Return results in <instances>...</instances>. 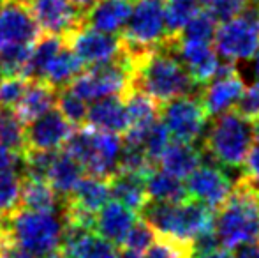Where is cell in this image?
<instances>
[{
    "label": "cell",
    "instance_id": "obj_1",
    "mask_svg": "<svg viewBox=\"0 0 259 258\" xmlns=\"http://www.w3.org/2000/svg\"><path fill=\"white\" fill-rule=\"evenodd\" d=\"M125 59L131 65L133 89L148 94L159 104L173 97L199 94L201 90L166 43L133 55L125 53Z\"/></svg>",
    "mask_w": 259,
    "mask_h": 258
},
{
    "label": "cell",
    "instance_id": "obj_2",
    "mask_svg": "<svg viewBox=\"0 0 259 258\" xmlns=\"http://www.w3.org/2000/svg\"><path fill=\"white\" fill-rule=\"evenodd\" d=\"M213 230L221 248L236 249L242 244L256 242L259 237V191L257 186L240 177L231 195L213 216Z\"/></svg>",
    "mask_w": 259,
    "mask_h": 258
},
{
    "label": "cell",
    "instance_id": "obj_3",
    "mask_svg": "<svg viewBox=\"0 0 259 258\" xmlns=\"http://www.w3.org/2000/svg\"><path fill=\"white\" fill-rule=\"evenodd\" d=\"M138 216L155 232V237L191 244L192 239L213 227V210L194 198L184 202L148 200Z\"/></svg>",
    "mask_w": 259,
    "mask_h": 258
},
{
    "label": "cell",
    "instance_id": "obj_4",
    "mask_svg": "<svg viewBox=\"0 0 259 258\" xmlns=\"http://www.w3.org/2000/svg\"><path fill=\"white\" fill-rule=\"evenodd\" d=\"M254 134L250 121L240 115L235 108L215 115L203 141V152H206L217 165L224 168H242Z\"/></svg>",
    "mask_w": 259,
    "mask_h": 258
},
{
    "label": "cell",
    "instance_id": "obj_5",
    "mask_svg": "<svg viewBox=\"0 0 259 258\" xmlns=\"http://www.w3.org/2000/svg\"><path fill=\"white\" fill-rule=\"evenodd\" d=\"M62 149L79 163L87 175L109 179L116 173L122 138L115 133L99 131L85 124L72 131Z\"/></svg>",
    "mask_w": 259,
    "mask_h": 258
},
{
    "label": "cell",
    "instance_id": "obj_6",
    "mask_svg": "<svg viewBox=\"0 0 259 258\" xmlns=\"http://www.w3.org/2000/svg\"><path fill=\"white\" fill-rule=\"evenodd\" d=\"M2 219L9 237L35 258H42L60 248L62 219L57 212H35L20 207Z\"/></svg>",
    "mask_w": 259,
    "mask_h": 258
},
{
    "label": "cell",
    "instance_id": "obj_7",
    "mask_svg": "<svg viewBox=\"0 0 259 258\" xmlns=\"http://www.w3.org/2000/svg\"><path fill=\"white\" fill-rule=\"evenodd\" d=\"M213 48L224 60H249L259 48V11L249 2L238 14L221 21L213 34Z\"/></svg>",
    "mask_w": 259,
    "mask_h": 258
},
{
    "label": "cell",
    "instance_id": "obj_8",
    "mask_svg": "<svg viewBox=\"0 0 259 258\" xmlns=\"http://www.w3.org/2000/svg\"><path fill=\"white\" fill-rule=\"evenodd\" d=\"M67 87L83 101H96L106 96L123 97L133 90V75L125 53L115 60L83 69Z\"/></svg>",
    "mask_w": 259,
    "mask_h": 258
},
{
    "label": "cell",
    "instance_id": "obj_9",
    "mask_svg": "<svg viewBox=\"0 0 259 258\" xmlns=\"http://www.w3.org/2000/svg\"><path fill=\"white\" fill-rule=\"evenodd\" d=\"M166 38L164 28V2L162 0H134L129 20L123 25L122 39L123 52L127 55L155 48Z\"/></svg>",
    "mask_w": 259,
    "mask_h": 258
},
{
    "label": "cell",
    "instance_id": "obj_10",
    "mask_svg": "<svg viewBox=\"0 0 259 258\" xmlns=\"http://www.w3.org/2000/svg\"><path fill=\"white\" fill-rule=\"evenodd\" d=\"M159 119L169 131V136L194 143L203 136L210 117L199 99V94H191L173 97L160 104Z\"/></svg>",
    "mask_w": 259,
    "mask_h": 258
},
{
    "label": "cell",
    "instance_id": "obj_11",
    "mask_svg": "<svg viewBox=\"0 0 259 258\" xmlns=\"http://www.w3.org/2000/svg\"><path fill=\"white\" fill-rule=\"evenodd\" d=\"M243 90H245V83L236 69V64L233 60H224V62H219L213 78L201 87L199 99L205 106L208 117H215L235 108Z\"/></svg>",
    "mask_w": 259,
    "mask_h": 258
},
{
    "label": "cell",
    "instance_id": "obj_12",
    "mask_svg": "<svg viewBox=\"0 0 259 258\" xmlns=\"http://www.w3.org/2000/svg\"><path fill=\"white\" fill-rule=\"evenodd\" d=\"M65 45L72 50V53L81 60L85 67L115 60L123 53V45L118 34H106L89 25H83L81 28L72 32L65 39Z\"/></svg>",
    "mask_w": 259,
    "mask_h": 258
},
{
    "label": "cell",
    "instance_id": "obj_13",
    "mask_svg": "<svg viewBox=\"0 0 259 258\" xmlns=\"http://www.w3.org/2000/svg\"><path fill=\"white\" fill-rule=\"evenodd\" d=\"M37 21L42 34L60 35L67 39L72 32L85 25V14L69 0H25Z\"/></svg>",
    "mask_w": 259,
    "mask_h": 258
},
{
    "label": "cell",
    "instance_id": "obj_14",
    "mask_svg": "<svg viewBox=\"0 0 259 258\" xmlns=\"http://www.w3.org/2000/svg\"><path fill=\"white\" fill-rule=\"evenodd\" d=\"M233 186L231 177L215 165H199L185 177V190L189 198L205 203L208 209L215 210L228 200Z\"/></svg>",
    "mask_w": 259,
    "mask_h": 258
},
{
    "label": "cell",
    "instance_id": "obj_15",
    "mask_svg": "<svg viewBox=\"0 0 259 258\" xmlns=\"http://www.w3.org/2000/svg\"><path fill=\"white\" fill-rule=\"evenodd\" d=\"M164 41L177 53L178 60L184 64L185 71L191 75V78L199 87H203L213 78L221 60H219V53L215 52L211 43L184 38H166Z\"/></svg>",
    "mask_w": 259,
    "mask_h": 258
},
{
    "label": "cell",
    "instance_id": "obj_16",
    "mask_svg": "<svg viewBox=\"0 0 259 258\" xmlns=\"http://www.w3.org/2000/svg\"><path fill=\"white\" fill-rule=\"evenodd\" d=\"M41 28L25 0H6L0 6V48L4 45H34Z\"/></svg>",
    "mask_w": 259,
    "mask_h": 258
},
{
    "label": "cell",
    "instance_id": "obj_17",
    "mask_svg": "<svg viewBox=\"0 0 259 258\" xmlns=\"http://www.w3.org/2000/svg\"><path fill=\"white\" fill-rule=\"evenodd\" d=\"M74 129V126L58 112V108H50L46 114L25 126V149L60 151Z\"/></svg>",
    "mask_w": 259,
    "mask_h": 258
},
{
    "label": "cell",
    "instance_id": "obj_18",
    "mask_svg": "<svg viewBox=\"0 0 259 258\" xmlns=\"http://www.w3.org/2000/svg\"><path fill=\"white\" fill-rule=\"evenodd\" d=\"M138 212L123 205L118 200H108L96 216V228L94 230L101 234L108 241H111L116 248L123 244L127 234L138 219Z\"/></svg>",
    "mask_w": 259,
    "mask_h": 258
},
{
    "label": "cell",
    "instance_id": "obj_19",
    "mask_svg": "<svg viewBox=\"0 0 259 258\" xmlns=\"http://www.w3.org/2000/svg\"><path fill=\"white\" fill-rule=\"evenodd\" d=\"M55 101H57V89L53 85L41 78H30L27 80L23 94L13 106V112L21 124L27 126L46 114L50 108H53Z\"/></svg>",
    "mask_w": 259,
    "mask_h": 258
},
{
    "label": "cell",
    "instance_id": "obj_20",
    "mask_svg": "<svg viewBox=\"0 0 259 258\" xmlns=\"http://www.w3.org/2000/svg\"><path fill=\"white\" fill-rule=\"evenodd\" d=\"M85 124L122 136L129 129V117H127L123 97L106 96L92 101V106H89V112H87Z\"/></svg>",
    "mask_w": 259,
    "mask_h": 258
},
{
    "label": "cell",
    "instance_id": "obj_21",
    "mask_svg": "<svg viewBox=\"0 0 259 258\" xmlns=\"http://www.w3.org/2000/svg\"><path fill=\"white\" fill-rule=\"evenodd\" d=\"M134 0H97L85 14V25L106 32L118 34L129 20Z\"/></svg>",
    "mask_w": 259,
    "mask_h": 258
},
{
    "label": "cell",
    "instance_id": "obj_22",
    "mask_svg": "<svg viewBox=\"0 0 259 258\" xmlns=\"http://www.w3.org/2000/svg\"><path fill=\"white\" fill-rule=\"evenodd\" d=\"M111 198V190H109V179L96 175H83L81 179L76 182L72 191L64 200L69 203L79 207V209L87 210V212L97 214V210L104 205L108 200Z\"/></svg>",
    "mask_w": 259,
    "mask_h": 258
},
{
    "label": "cell",
    "instance_id": "obj_23",
    "mask_svg": "<svg viewBox=\"0 0 259 258\" xmlns=\"http://www.w3.org/2000/svg\"><path fill=\"white\" fill-rule=\"evenodd\" d=\"M109 190L111 196L134 212L140 214V210L148 202L147 195V175L134 172H116L109 177Z\"/></svg>",
    "mask_w": 259,
    "mask_h": 258
},
{
    "label": "cell",
    "instance_id": "obj_24",
    "mask_svg": "<svg viewBox=\"0 0 259 258\" xmlns=\"http://www.w3.org/2000/svg\"><path fill=\"white\" fill-rule=\"evenodd\" d=\"M62 198L55 193L50 182L41 177L21 175V209L35 212H60Z\"/></svg>",
    "mask_w": 259,
    "mask_h": 258
},
{
    "label": "cell",
    "instance_id": "obj_25",
    "mask_svg": "<svg viewBox=\"0 0 259 258\" xmlns=\"http://www.w3.org/2000/svg\"><path fill=\"white\" fill-rule=\"evenodd\" d=\"M159 165L171 175L185 179L192 170L201 165V149L194 147V143H187V141L173 138V141L169 140L167 147L164 149Z\"/></svg>",
    "mask_w": 259,
    "mask_h": 258
},
{
    "label": "cell",
    "instance_id": "obj_26",
    "mask_svg": "<svg viewBox=\"0 0 259 258\" xmlns=\"http://www.w3.org/2000/svg\"><path fill=\"white\" fill-rule=\"evenodd\" d=\"M83 175H85V172L79 166V163L60 149V151H57V154H55L52 161V166H50L48 173H46V180L55 190V193L60 198H64V196L71 193L72 188L76 186V182Z\"/></svg>",
    "mask_w": 259,
    "mask_h": 258
},
{
    "label": "cell",
    "instance_id": "obj_27",
    "mask_svg": "<svg viewBox=\"0 0 259 258\" xmlns=\"http://www.w3.org/2000/svg\"><path fill=\"white\" fill-rule=\"evenodd\" d=\"M85 69L81 60L72 53V50L67 45L57 53L52 59V62L46 65L42 78L45 82H48L50 85H53L55 89H64L67 87L79 72Z\"/></svg>",
    "mask_w": 259,
    "mask_h": 258
},
{
    "label": "cell",
    "instance_id": "obj_28",
    "mask_svg": "<svg viewBox=\"0 0 259 258\" xmlns=\"http://www.w3.org/2000/svg\"><path fill=\"white\" fill-rule=\"evenodd\" d=\"M147 195L148 200H160V202H184L189 198L182 179L157 166H154L147 175Z\"/></svg>",
    "mask_w": 259,
    "mask_h": 258
},
{
    "label": "cell",
    "instance_id": "obj_29",
    "mask_svg": "<svg viewBox=\"0 0 259 258\" xmlns=\"http://www.w3.org/2000/svg\"><path fill=\"white\" fill-rule=\"evenodd\" d=\"M166 38H178L192 16L201 9L198 0H162Z\"/></svg>",
    "mask_w": 259,
    "mask_h": 258
},
{
    "label": "cell",
    "instance_id": "obj_30",
    "mask_svg": "<svg viewBox=\"0 0 259 258\" xmlns=\"http://www.w3.org/2000/svg\"><path fill=\"white\" fill-rule=\"evenodd\" d=\"M34 45H4L0 48V78L2 76H21L25 78V69L30 60Z\"/></svg>",
    "mask_w": 259,
    "mask_h": 258
},
{
    "label": "cell",
    "instance_id": "obj_31",
    "mask_svg": "<svg viewBox=\"0 0 259 258\" xmlns=\"http://www.w3.org/2000/svg\"><path fill=\"white\" fill-rule=\"evenodd\" d=\"M0 143L20 154L25 149V126L16 117L13 108L0 106Z\"/></svg>",
    "mask_w": 259,
    "mask_h": 258
},
{
    "label": "cell",
    "instance_id": "obj_32",
    "mask_svg": "<svg viewBox=\"0 0 259 258\" xmlns=\"http://www.w3.org/2000/svg\"><path fill=\"white\" fill-rule=\"evenodd\" d=\"M21 198V173L2 172L0 173V217L14 214L20 209Z\"/></svg>",
    "mask_w": 259,
    "mask_h": 258
},
{
    "label": "cell",
    "instance_id": "obj_33",
    "mask_svg": "<svg viewBox=\"0 0 259 258\" xmlns=\"http://www.w3.org/2000/svg\"><path fill=\"white\" fill-rule=\"evenodd\" d=\"M55 104H57L58 112H60L74 128L85 126L87 112H89L87 101H83L79 96H76L69 87H64V89L57 90V101H55Z\"/></svg>",
    "mask_w": 259,
    "mask_h": 258
},
{
    "label": "cell",
    "instance_id": "obj_34",
    "mask_svg": "<svg viewBox=\"0 0 259 258\" xmlns=\"http://www.w3.org/2000/svg\"><path fill=\"white\" fill-rule=\"evenodd\" d=\"M219 21L215 20V16L208 9H199L194 16L189 20V23L184 27V30L180 32L178 38L184 39H194V41H206L211 43L217 28Z\"/></svg>",
    "mask_w": 259,
    "mask_h": 258
},
{
    "label": "cell",
    "instance_id": "obj_35",
    "mask_svg": "<svg viewBox=\"0 0 259 258\" xmlns=\"http://www.w3.org/2000/svg\"><path fill=\"white\" fill-rule=\"evenodd\" d=\"M167 143H169V131L166 129V126L159 119V121H155L152 124V128L148 129V133L145 134L143 140L145 154H147L148 161L154 166L159 165V159L162 156L164 149L167 147Z\"/></svg>",
    "mask_w": 259,
    "mask_h": 258
},
{
    "label": "cell",
    "instance_id": "obj_36",
    "mask_svg": "<svg viewBox=\"0 0 259 258\" xmlns=\"http://www.w3.org/2000/svg\"><path fill=\"white\" fill-rule=\"evenodd\" d=\"M143 258H194L191 244L177 242L171 239L155 237V241L145 249Z\"/></svg>",
    "mask_w": 259,
    "mask_h": 258
},
{
    "label": "cell",
    "instance_id": "obj_37",
    "mask_svg": "<svg viewBox=\"0 0 259 258\" xmlns=\"http://www.w3.org/2000/svg\"><path fill=\"white\" fill-rule=\"evenodd\" d=\"M154 241H155V232L152 230L141 217H138L136 223L133 225V228H131L129 234H127V237L122 246L145 253V249H147Z\"/></svg>",
    "mask_w": 259,
    "mask_h": 258
},
{
    "label": "cell",
    "instance_id": "obj_38",
    "mask_svg": "<svg viewBox=\"0 0 259 258\" xmlns=\"http://www.w3.org/2000/svg\"><path fill=\"white\" fill-rule=\"evenodd\" d=\"M198 2L199 6L210 11L217 21H224L238 14L249 4V0H198Z\"/></svg>",
    "mask_w": 259,
    "mask_h": 258
},
{
    "label": "cell",
    "instance_id": "obj_39",
    "mask_svg": "<svg viewBox=\"0 0 259 258\" xmlns=\"http://www.w3.org/2000/svg\"><path fill=\"white\" fill-rule=\"evenodd\" d=\"M27 78L21 76H2L0 78V106L13 108L23 94Z\"/></svg>",
    "mask_w": 259,
    "mask_h": 258
},
{
    "label": "cell",
    "instance_id": "obj_40",
    "mask_svg": "<svg viewBox=\"0 0 259 258\" xmlns=\"http://www.w3.org/2000/svg\"><path fill=\"white\" fill-rule=\"evenodd\" d=\"M235 110L238 112L240 115H243L245 119H249V121L259 117V80L254 82L249 89L243 90L238 103H236Z\"/></svg>",
    "mask_w": 259,
    "mask_h": 258
},
{
    "label": "cell",
    "instance_id": "obj_41",
    "mask_svg": "<svg viewBox=\"0 0 259 258\" xmlns=\"http://www.w3.org/2000/svg\"><path fill=\"white\" fill-rule=\"evenodd\" d=\"M0 258H35L9 237L2 217H0Z\"/></svg>",
    "mask_w": 259,
    "mask_h": 258
},
{
    "label": "cell",
    "instance_id": "obj_42",
    "mask_svg": "<svg viewBox=\"0 0 259 258\" xmlns=\"http://www.w3.org/2000/svg\"><path fill=\"white\" fill-rule=\"evenodd\" d=\"M243 175L254 186H259V140H254L243 161Z\"/></svg>",
    "mask_w": 259,
    "mask_h": 258
},
{
    "label": "cell",
    "instance_id": "obj_43",
    "mask_svg": "<svg viewBox=\"0 0 259 258\" xmlns=\"http://www.w3.org/2000/svg\"><path fill=\"white\" fill-rule=\"evenodd\" d=\"M23 168V159L20 152L11 151L9 147L0 143V173L2 172H20Z\"/></svg>",
    "mask_w": 259,
    "mask_h": 258
},
{
    "label": "cell",
    "instance_id": "obj_44",
    "mask_svg": "<svg viewBox=\"0 0 259 258\" xmlns=\"http://www.w3.org/2000/svg\"><path fill=\"white\" fill-rule=\"evenodd\" d=\"M233 255L235 258H259V246L256 242H250V244H242L236 249H233Z\"/></svg>",
    "mask_w": 259,
    "mask_h": 258
},
{
    "label": "cell",
    "instance_id": "obj_45",
    "mask_svg": "<svg viewBox=\"0 0 259 258\" xmlns=\"http://www.w3.org/2000/svg\"><path fill=\"white\" fill-rule=\"evenodd\" d=\"M116 258H143V253L125 248V246H120V253H116Z\"/></svg>",
    "mask_w": 259,
    "mask_h": 258
},
{
    "label": "cell",
    "instance_id": "obj_46",
    "mask_svg": "<svg viewBox=\"0 0 259 258\" xmlns=\"http://www.w3.org/2000/svg\"><path fill=\"white\" fill-rule=\"evenodd\" d=\"M69 2H71L78 11H81L83 14H87V11H89L97 0H69Z\"/></svg>",
    "mask_w": 259,
    "mask_h": 258
},
{
    "label": "cell",
    "instance_id": "obj_47",
    "mask_svg": "<svg viewBox=\"0 0 259 258\" xmlns=\"http://www.w3.org/2000/svg\"><path fill=\"white\" fill-rule=\"evenodd\" d=\"M199 258H235V255H233L229 249H215V251H211V253H208V255L205 256H199Z\"/></svg>",
    "mask_w": 259,
    "mask_h": 258
},
{
    "label": "cell",
    "instance_id": "obj_48",
    "mask_svg": "<svg viewBox=\"0 0 259 258\" xmlns=\"http://www.w3.org/2000/svg\"><path fill=\"white\" fill-rule=\"evenodd\" d=\"M252 60H254V75H256V78L259 80V48H257V52L254 53V57H252Z\"/></svg>",
    "mask_w": 259,
    "mask_h": 258
},
{
    "label": "cell",
    "instance_id": "obj_49",
    "mask_svg": "<svg viewBox=\"0 0 259 258\" xmlns=\"http://www.w3.org/2000/svg\"><path fill=\"white\" fill-rule=\"evenodd\" d=\"M42 258H67L64 255V251H62L60 248H57L55 251H52V253H48V255H45Z\"/></svg>",
    "mask_w": 259,
    "mask_h": 258
},
{
    "label": "cell",
    "instance_id": "obj_50",
    "mask_svg": "<svg viewBox=\"0 0 259 258\" xmlns=\"http://www.w3.org/2000/svg\"><path fill=\"white\" fill-rule=\"evenodd\" d=\"M256 7H257V11H259V0H256Z\"/></svg>",
    "mask_w": 259,
    "mask_h": 258
},
{
    "label": "cell",
    "instance_id": "obj_51",
    "mask_svg": "<svg viewBox=\"0 0 259 258\" xmlns=\"http://www.w3.org/2000/svg\"><path fill=\"white\" fill-rule=\"evenodd\" d=\"M4 2H6V0H0V6H2V4H4Z\"/></svg>",
    "mask_w": 259,
    "mask_h": 258
},
{
    "label": "cell",
    "instance_id": "obj_52",
    "mask_svg": "<svg viewBox=\"0 0 259 258\" xmlns=\"http://www.w3.org/2000/svg\"><path fill=\"white\" fill-rule=\"evenodd\" d=\"M256 244H257V246H259V237H257V241H256Z\"/></svg>",
    "mask_w": 259,
    "mask_h": 258
},
{
    "label": "cell",
    "instance_id": "obj_53",
    "mask_svg": "<svg viewBox=\"0 0 259 258\" xmlns=\"http://www.w3.org/2000/svg\"><path fill=\"white\" fill-rule=\"evenodd\" d=\"M257 191H259V186H257Z\"/></svg>",
    "mask_w": 259,
    "mask_h": 258
}]
</instances>
